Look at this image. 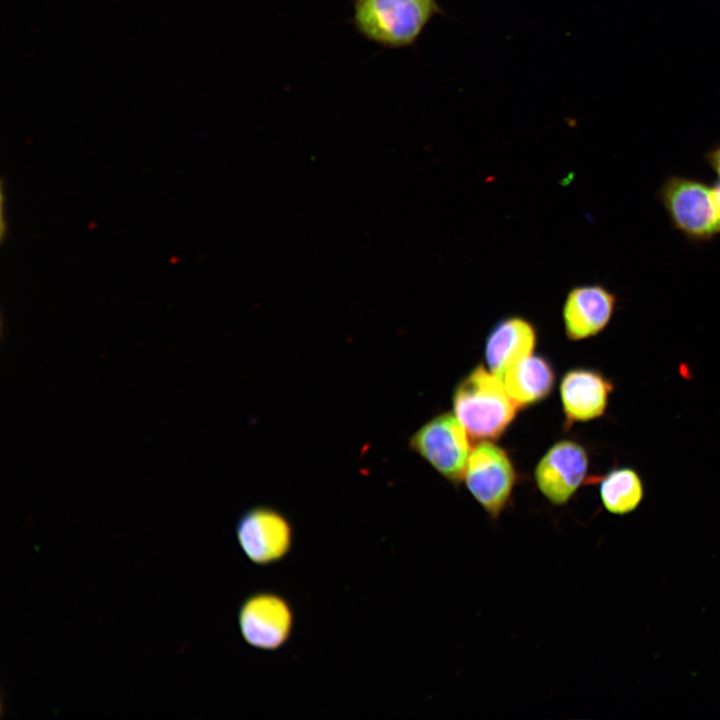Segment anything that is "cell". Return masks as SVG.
Segmentation results:
<instances>
[{
	"label": "cell",
	"instance_id": "cell-12",
	"mask_svg": "<svg viewBox=\"0 0 720 720\" xmlns=\"http://www.w3.org/2000/svg\"><path fill=\"white\" fill-rule=\"evenodd\" d=\"M501 380L520 409L548 397L555 383V372L546 358L530 355L508 369Z\"/></svg>",
	"mask_w": 720,
	"mask_h": 720
},
{
	"label": "cell",
	"instance_id": "cell-10",
	"mask_svg": "<svg viewBox=\"0 0 720 720\" xmlns=\"http://www.w3.org/2000/svg\"><path fill=\"white\" fill-rule=\"evenodd\" d=\"M613 383L594 369L575 368L567 371L560 382V397L565 427L601 417L608 406Z\"/></svg>",
	"mask_w": 720,
	"mask_h": 720
},
{
	"label": "cell",
	"instance_id": "cell-6",
	"mask_svg": "<svg viewBox=\"0 0 720 720\" xmlns=\"http://www.w3.org/2000/svg\"><path fill=\"white\" fill-rule=\"evenodd\" d=\"M235 533L244 555L259 566L281 561L293 545L291 522L271 506L258 505L246 510L237 521Z\"/></svg>",
	"mask_w": 720,
	"mask_h": 720
},
{
	"label": "cell",
	"instance_id": "cell-15",
	"mask_svg": "<svg viewBox=\"0 0 720 720\" xmlns=\"http://www.w3.org/2000/svg\"><path fill=\"white\" fill-rule=\"evenodd\" d=\"M711 199L717 221L720 225V179L711 186Z\"/></svg>",
	"mask_w": 720,
	"mask_h": 720
},
{
	"label": "cell",
	"instance_id": "cell-11",
	"mask_svg": "<svg viewBox=\"0 0 720 720\" xmlns=\"http://www.w3.org/2000/svg\"><path fill=\"white\" fill-rule=\"evenodd\" d=\"M537 343L535 326L521 316L506 317L492 328L485 342L489 370L502 378L505 372L532 355Z\"/></svg>",
	"mask_w": 720,
	"mask_h": 720
},
{
	"label": "cell",
	"instance_id": "cell-14",
	"mask_svg": "<svg viewBox=\"0 0 720 720\" xmlns=\"http://www.w3.org/2000/svg\"><path fill=\"white\" fill-rule=\"evenodd\" d=\"M704 158L711 170H713L720 179V142L709 148L704 153Z\"/></svg>",
	"mask_w": 720,
	"mask_h": 720
},
{
	"label": "cell",
	"instance_id": "cell-7",
	"mask_svg": "<svg viewBox=\"0 0 720 720\" xmlns=\"http://www.w3.org/2000/svg\"><path fill=\"white\" fill-rule=\"evenodd\" d=\"M294 622L292 607L281 595L261 591L241 604L238 625L244 641L263 651H274L289 639Z\"/></svg>",
	"mask_w": 720,
	"mask_h": 720
},
{
	"label": "cell",
	"instance_id": "cell-4",
	"mask_svg": "<svg viewBox=\"0 0 720 720\" xmlns=\"http://www.w3.org/2000/svg\"><path fill=\"white\" fill-rule=\"evenodd\" d=\"M470 437L455 414L431 418L410 437L409 447L449 482L464 480L472 451Z\"/></svg>",
	"mask_w": 720,
	"mask_h": 720
},
{
	"label": "cell",
	"instance_id": "cell-2",
	"mask_svg": "<svg viewBox=\"0 0 720 720\" xmlns=\"http://www.w3.org/2000/svg\"><path fill=\"white\" fill-rule=\"evenodd\" d=\"M440 13L437 0H353L352 24L365 39L397 49L413 45Z\"/></svg>",
	"mask_w": 720,
	"mask_h": 720
},
{
	"label": "cell",
	"instance_id": "cell-13",
	"mask_svg": "<svg viewBox=\"0 0 720 720\" xmlns=\"http://www.w3.org/2000/svg\"><path fill=\"white\" fill-rule=\"evenodd\" d=\"M600 498L604 508L615 515L634 511L644 497V485L640 475L630 467L611 470L600 480Z\"/></svg>",
	"mask_w": 720,
	"mask_h": 720
},
{
	"label": "cell",
	"instance_id": "cell-5",
	"mask_svg": "<svg viewBox=\"0 0 720 720\" xmlns=\"http://www.w3.org/2000/svg\"><path fill=\"white\" fill-rule=\"evenodd\" d=\"M508 453L492 441H480L470 453L464 481L477 503L492 519L508 504L516 483Z\"/></svg>",
	"mask_w": 720,
	"mask_h": 720
},
{
	"label": "cell",
	"instance_id": "cell-3",
	"mask_svg": "<svg viewBox=\"0 0 720 720\" xmlns=\"http://www.w3.org/2000/svg\"><path fill=\"white\" fill-rule=\"evenodd\" d=\"M657 198L673 229L689 242H709L720 234L711 199V186L704 181L670 175L660 185Z\"/></svg>",
	"mask_w": 720,
	"mask_h": 720
},
{
	"label": "cell",
	"instance_id": "cell-8",
	"mask_svg": "<svg viewBox=\"0 0 720 720\" xmlns=\"http://www.w3.org/2000/svg\"><path fill=\"white\" fill-rule=\"evenodd\" d=\"M588 467V453L580 443L558 441L539 460L534 471L535 482L550 503L564 505L584 483Z\"/></svg>",
	"mask_w": 720,
	"mask_h": 720
},
{
	"label": "cell",
	"instance_id": "cell-1",
	"mask_svg": "<svg viewBox=\"0 0 720 720\" xmlns=\"http://www.w3.org/2000/svg\"><path fill=\"white\" fill-rule=\"evenodd\" d=\"M454 414L469 437L492 441L501 437L519 409L498 376L482 364L471 370L455 387Z\"/></svg>",
	"mask_w": 720,
	"mask_h": 720
},
{
	"label": "cell",
	"instance_id": "cell-9",
	"mask_svg": "<svg viewBox=\"0 0 720 720\" xmlns=\"http://www.w3.org/2000/svg\"><path fill=\"white\" fill-rule=\"evenodd\" d=\"M617 295L600 283L572 287L565 298L562 318L568 339L580 341L601 333L610 323Z\"/></svg>",
	"mask_w": 720,
	"mask_h": 720
}]
</instances>
